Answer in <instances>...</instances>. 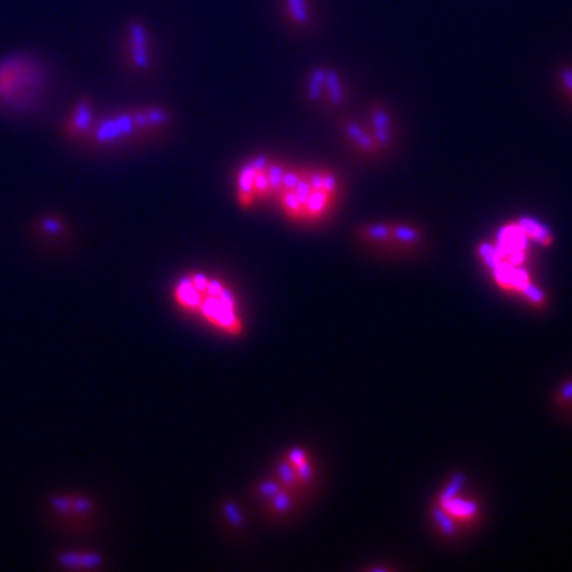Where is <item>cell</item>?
<instances>
[{"label": "cell", "instance_id": "obj_30", "mask_svg": "<svg viewBox=\"0 0 572 572\" xmlns=\"http://www.w3.org/2000/svg\"><path fill=\"white\" fill-rule=\"evenodd\" d=\"M275 501V507H277V509H279V511H288V509H290L291 506V499L290 496L286 495V493H282V491H279V493H277V495L274 496Z\"/></svg>", "mask_w": 572, "mask_h": 572}, {"label": "cell", "instance_id": "obj_15", "mask_svg": "<svg viewBox=\"0 0 572 572\" xmlns=\"http://www.w3.org/2000/svg\"><path fill=\"white\" fill-rule=\"evenodd\" d=\"M285 166L279 161H271L266 169L267 180L271 186V196H280L282 193V180L285 174Z\"/></svg>", "mask_w": 572, "mask_h": 572}, {"label": "cell", "instance_id": "obj_31", "mask_svg": "<svg viewBox=\"0 0 572 572\" xmlns=\"http://www.w3.org/2000/svg\"><path fill=\"white\" fill-rule=\"evenodd\" d=\"M280 491V485L275 482H266L259 487V493L263 496H275Z\"/></svg>", "mask_w": 572, "mask_h": 572}, {"label": "cell", "instance_id": "obj_12", "mask_svg": "<svg viewBox=\"0 0 572 572\" xmlns=\"http://www.w3.org/2000/svg\"><path fill=\"white\" fill-rule=\"evenodd\" d=\"M515 223H517L518 228L525 232V236L528 237V239L545 245V247L552 245V232L549 231V228H545L542 223H539L538 220H534V218L530 217H522L520 220L515 221Z\"/></svg>", "mask_w": 572, "mask_h": 572}, {"label": "cell", "instance_id": "obj_19", "mask_svg": "<svg viewBox=\"0 0 572 572\" xmlns=\"http://www.w3.org/2000/svg\"><path fill=\"white\" fill-rule=\"evenodd\" d=\"M480 258L484 259V263L490 267L491 271H495L499 264L503 263L501 255H499L498 247L491 244H482L479 247Z\"/></svg>", "mask_w": 572, "mask_h": 572}, {"label": "cell", "instance_id": "obj_27", "mask_svg": "<svg viewBox=\"0 0 572 572\" xmlns=\"http://www.w3.org/2000/svg\"><path fill=\"white\" fill-rule=\"evenodd\" d=\"M560 82L563 88L566 89V93L572 97V69L571 67H563L560 70Z\"/></svg>", "mask_w": 572, "mask_h": 572}, {"label": "cell", "instance_id": "obj_11", "mask_svg": "<svg viewBox=\"0 0 572 572\" xmlns=\"http://www.w3.org/2000/svg\"><path fill=\"white\" fill-rule=\"evenodd\" d=\"M256 171L252 164H245L237 175V194H239V204L242 207H250L256 201L253 193V183H255Z\"/></svg>", "mask_w": 572, "mask_h": 572}, {"label": "cell", "instance_id": "obj_10", "mask_svg": "<svg viewBox=\"0 0 572 572\" xmlns=\"http://www.w3.org/2000/svg\"><path fill=\"white\" fill-rule=\"evenodd\" d=\"M325 85L326 67L318 66L310 70L304 86L307 101L315 105L325 104Z\"/></svg>", "mask_w": 572, "mask_h": 572}, {"label": "cell", "instance_id": "obj_18", "mask_svg": "<svg viewBox=\"0 0 572 572\" xmlns=\"http://www.w3.org/2000/svg\"><path fill=\"white\" fill-rule=\"evenodd\" d=\"M279 198L282 199L283 209L288 215L294 218L304 217V205L299 202L293 191H283Z\"/></svg>", "mask_w": 572, "mask_h": 572}, {"label": "cell", "instance_id": "obj_3", "mask_svg": "<svg viewBox=\"0 0 572 572\" xmlns=\"http://www.w3.org/2000/svg\"><path fill=\"white\" fill-rule=\"evenodd\" d=\"M121 61L129 77H150L155 72V40L147 24L131 20L121 34Z\"/></svg>", "mask_w": 572, "mask_h": 572}, {"label": "cell", "instance_id": "obj_17", "mask_svg": "<svg viewBox=\"0 0 572 572\" xmlns=\"http://www.w3.org/2000/svg\"><path fill=\"white\" fill-rule=\"evenodd\" d=\"M445 507L444 511L450 512V514L458 515L460 518H469L476 514L477 507L472 503H464L460 499L453 498L447 503L442 504Z\"/></svg>", "mask_w": 572, "mask_h": 572}, {"label": "cell", "instance_id": "obj_6", "mask_svg": "<svg viewBox=\"0 0 572 572\" xmlns=\"http://www.w3.org/2000/svg\"><path fill=\"white\" fill-rule=\"evenodd\" d=\"M369 131H371L380 153L393 147L395 123H393V115L383 102H374L369 109Z\"/></svg>", "mask_w": 572, "mask_h": 572}, {"label": "cell", "instance_id": "obj_25", "mask_svg": "<svg viewBox=\"0 0 572 572\" xmlns=\"http://www.w3.org/2000/svg\"><path fill=\"white\" fill-rule=\"evenodd\" d=\"M337 188H339V180H337L336 175L333 172L325 171V175H323V188L321 191H325V193L334 194L337 193Z\"/></svg>", "mask_w": 572, "mask_h": 572}, {"label": "cell", "instance_id": "obj_21", "mask_svg": "<svg viewBox=\"0 0 572 572\" xmlns=\"http://www.w3.org/2000/svg\"><path fill=\"white\" fill-rule=\"evenodd\" d=\"M366 232V236L369 239L377 240H390L391 239V226L388 225H372L368 226V228L364 229Z\"/></svg>", "mask_w": 572, "mask_h": 572}, {"label": "cell", "instance_id": "obj_2", "mask_svg": "<svg viewBox=\"0 0 572 572\" xmlns=\"http://www.w3.org/2000/svg\"><path fill=\"white\" fill-rule=\"evenodd\" d=\"M82 143L93 153H118L140 147L143 140L134 123L132 109H120L96 118Z\"/></svg>", "mask_w": 572, "mask_h": 572}, {"label": "cell", "instance_id": "obj_4", "mask_svg": "<svg viewBox=\"0 0 572 572\" xmlns=\"http://www.w3.org/2000/svg\"><path fill=\"white\" fill-rule=\"evenodd\" d=\"M134 123L139 129L143 143L153 142L163 137L174 123V113L164 105L151 104L132 109Z\"/></svg>", "mask_w": 572, "mask_h": 572}, {"label": "cell", "instance_id": "obj_7", "mask_svg": "<svg viewBox=\"0 0 572 572\" xmlns=\"http://www.w3.org/2000/svg\"><path fill=\"white\" fill-rule=\"evenodd\" d=\"M342 134H344L345 139L348 143L355 148L358 153L363 156H368V158H375V156L380 155L379 148H377V143H375L374 137H372L369 128H366L364 124L360 121L347 120L341 123Z\"/></svg>", "mask_w": 572, "mask_h": 572}, {"label": "cell", "instance_id": "obj_16", "mask_svg": "<svg viewBox=\"0 0 572 572\" xmlns=\"http://www.w3.org/2000/svg\"><path fill=\"white\" fill-rule=\"evenodd\" d=\"M391 239L398 240L402 244H417L422 240V232L412 226H391Z\"/></svg>", "mask_w": 572, "mask_h": 572}, {"label": "cell", "instance_id": "obj_20", "mask_svg": "<svg viewBox=\"0 0 572 572\" xmlns=\"http://www.w3.org/2000/svg\"><path fill=\"white\" fill-rule=\"evenodd\" d=\"M253 193H255L256 199H266L271 196V186H269L266 171L256 172L255 183H253Z\"/></svg>", "mask_w": 572, "mask_h": 572}, {"label": "cell", "instance_id": "obj_14", "mask_svg": "<svg viewBox=\"0 0 572 572\" xmlns=\"http://www.w3.org/2000/svg\"><path fill=\"white\" fill-rule=\"evenodd\" d=\"M333 196L321 190L310 191L309 198L304 204V217H320L328 210Z\"/></svg>", "mask_w": 572, "mask_h": 572}, {"label": "cell", "instance_id": "obj_33", "mask_svg": "<svg viewBox=\"0 0 572 572\" xmlns=\"http://www.w3.org/2000/svg\"><path fill=\"white\" fill-rule=\"evenodd\" d=\"M290 461L291 464H294V466L298 468L299 464L306 463V453L301 449L293 450V452L290 453Z\"/></svg>", "mask_w": 572, "mask_h": 572}, {"label": "cell", "instance_id": "obj_5", "mask_svg": "<svg viewBox=\"0 0 572 572\" xmlns=\"http://www.w3.org/2000/svg\"><path fill=\"white\" fill-rule=\"evenodd\" d=\"M96 107L89 97H80L62 121L61 134L67 142H83L96 121Z\"/></svg>", "mask_w": 572, "mask_h": 572}, {"label": "cell", "instance_id": "obj_28", "mask_svg": "<svg viewBox=\"0 0 572 572\" xmlns=\"http://www.w3.org/2000/svg\"><path fill=\"white\" fill-rule=\"evenodd\" d=\"M280 477H282L283 484L290 485L296 480V472L293 471L290 464H282L280 466Z\"/></svg>", "mask_w": 572, "mask_h": 572}, {"label": "cell", "instance_id": "obj_24", "mask_svg": "<svg viewBox=\"0 0 572 572\" xmlns=\"http://www.w3.org/2000/svg\"><path fill=\"white\" fill-rule=\"evenodd\" d=\"M301 171H285L282 180V193L283 191H293L294 186L298 185L299 180H301ZM280 193V194H282Z\"/></svg>", "mask_w": 572, "mask_h": 572}, {"label": "cell", "instance_id": "obj_32", "mask_svg": "<svg viewBox=\"0 0 572 572\" xmlns=\"http://www.w3.org/2000/svg\"><path fill=\"white\" fill-rule=\"evenodd\" d=\"M226 514H228L229 522L234 523V525H240V523H242V515L237 511L236 506L228 504V506H226Z\"/></svg>", "mask_w": 572, "mask_h": 572}, {"label": "cell", "instance_id": "obj_26", "mask_svg": "<svg viewBox=\"0 0 572 572\" xmlns=\"http://www.w3.org/2000/svg\"><path fill=\"white\" fill-rule=\"evenodd\" d=\"M558 402L561 406H568L572 402V379L561 385L560 391H558Z\"/></svg>", "mask_w": 572, "mask_h": 572}, {"label": "cell", "instance_id": "obj_23", "mask_svg": "<svg viewBox=\"0 0 572 572\" xmlns=\"http://www.w3.org/2000/svg\"><path fill=\"white\" fill-rule=\"evenodd\" d=\"M62 563L69 566H94L99 563V558L91 555H72V557L62 558Z\"/></svg>", "mask_w": 572, "mask_h": 572}, {"label": "cell", "instance_id": "obj_9", "mask_svg": "<svg viewBox=\"0 0 572 572\" xmlns=\"http://www.w3.org/2000/svg\"><path fill=\"white\" fill-rule=\"evenodd\" d=\"M495 279L506 290L522 291L530 283V275L517 266L501 263L496 267Z\"/></svg>", "mask_w": 572, "mask_h": 572}, {"label": "cell", "instance_id": "obj_1", "mask_svg": "<svg viewBox=\"0 0 572 572\" xmlns=\"http://www.w3.org/2000/svg\"><path fill=\"white\" fill-rule=\"evenodd\" d=\"M47 74L37 59L13 55L0 61V110L29 113L39 105Z\"/></svg>", "mask_w": 572, "mask_h": 572}, {"label": "cell", "instance_id": "obj_13", "mask_svg": "<svg viewBox=\"0 0 572 572\" xmlns=\"http://www.w3.org/2000/svg\"><path fill=\"white\" fill-rule=\"evenodd\" d=\"M285 2L286 15L296 28H307L312 21L310 0H283Z\"/></svg>", "mask_w": 572, "mask_h": 572}, {"label": "cell", "instance_id": "obj_22", "mask_svg": "<svg viewBox=\"0 0 572 572\" xmlns=\"http://www.w3.org/2000/svg\"><path fill=\"white\" fill-rule=\"evenodd\" d=\"M520 293H522L526 299H530L534 306H544L545 304V294L542 293V290H539L538 286L531 285V282L528 283Z\"/></svg>", "mask_w": 572, "mask_h": 572}, {"label": "cell", "instance_id": "obj_29", "mask_svg": "<svg viewBox=\"0 0 572 572\" xmlns=\"http://www.w3.org/2000/svg\"><path fill=\"white\" fill-rule=\"evenodd\" d=\"M271 161L272 159L267 155H256L255 158L250 161V164L255 167L256 172H264Z\"/></svg>", "mask_w": 572, "mask_h": 572}, {"label": "cell", "instance_id": "obj_8", "mask_svg": "<svg viewBox=\"0 0 572 572\" xmlns=\"http://www.w3.org/2000/svg\"><path fill=\"white\" fill-rule=\"evenodd\" d=\"M325 104L329 109H342L347 104V86L339 70L326 67Z\"/></svg>", "mask_w": 572, "mask_h": 572}, {"label": "cell", "instance_id": "obj_34", "mask_svg": "<svg viewBox=\"0 0 572 572\" xmlns=\"http://www.w3.org/2000/svg\"><path fill=\"white\" fill-rule=\"evenodd\" d=\"M298 474L302 477V479H309L312 476V471H310L309 463H302L298 466Z\"/></svg>", "mask_w": 572, "mask_h": 572}]
</instances>
